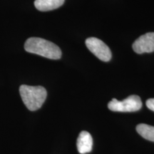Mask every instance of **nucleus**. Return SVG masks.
<instances>
[{
    "instance_id": "39448f33",
    "label": "nucleus",
    "mask_w": 154,
    "mask_h": 154,
    "mask_svg": "<svg viewBox=\"0 0 154 154\" xmlns=\"http://www.w3.org/2000/svg\"><path fill=\"white\" fill-rule=\"evenodd\" d=\"M133 49L136 53H151L154 51V32H149L138 37L133 44Z\"/></svg>"
},
{
    "instance_id": "0eeeda50",
    "label": "nucleus",
    "mask_w": 154,
    "mask_h": 154,
    "mask_svg": "<svg viewBox=\"0 0 154 154\" xmlns=\"http://www.w3.org/2000/svg\"><path fill=\"white\" fill-rule=\"evenodd\" d=\"M65 0H35L34 6L38 10L47 11L56 9L63 5Z\"/></svg>"
},
{
    "instance_id": "20e7f679",
    "label": "nucleus",
    "mask_w": 154,
    "mask_h": 154,
    "mask_svg": "<svg viewBox=\"0 0 154 154\" xmlns=\"http://www.w3.org/2000/svg\"><path fill=\"white\" fill-rule=\"evenodd\" d=\"M86 45L89 51L103 61H109L111 59L109 47L101 40L96 37H90L86 40Z\"/></svg>"
},
{
    "instance_id": "6e6552de",
    "label": "nucleus",
    "mask_w": 154,
    "mask_h": 154,
    "mask_svg": "<svg viewBox=\"0 0 154 154\" xmlns=\"http://www.w3.org/2000/svg\"><path fill=\"white\" fill-rule=\"evenodd\" d=\"M136 131L143 138L154 142V126L140 124L136 126Z\"/></svg>"
},
{
    "instance_id": "423d86ee",
    "label": "nucleus",
    "mask_w": 154,
    "mask_h": 154,
    "mask_svg": "<svg viewBox=\"0 0 154 154\" xmlns=\"http://www.w3.org/2000/svg\"><path fill=\"white\" fill-rule=\"evenodd\" d=\"M76 146L80 153L84 154L91 152L93 147V139L91 134L85 131L81 132L77 138Z\"/></svg>"
},
{
    "instance_id": "f257e3e1",
    "label": "nucleus",
    "mask_w": 154,
    "mask_h": 154,
    "mask_svg": "<svg viewBox=\"0 0 154 154\" xmlns=\"http://www.w3.org/2000/svg\"><path fill=\"white\" fill-rule=\"evenodd\" d=\"M24 49L29 53L54 60H57L61 57L60 48L52 42L42 38H29L24 44Z\"/></svg>"
},
{
    "instance_id": "7ed1b4c3",
    "label": "nucleus",
    "mask_w": 154,
    "mask_h": 154,
    "mask_svg": "<svg viewBox=\"0 0 154 154\" xmlns=\"http://www.w3.org/2000/svg\"><path fill=\"white\" fill-rule=\"evenodd\" d=\"M108 107L112 111L134 112L141 109L142 101L138 96L131 95L123 101L113 99L108 103Z\"/></svg>"
},
{
    "instance_id": "f03ea898",
    "label": "nucleus",
    "mask_w": 154,
    "mask_h": 154,
    "mask_svg": "<svg viewBox=\"0 0 154 154\" xmlns=\"http://www.w3.org/2000/svg\"><path fill=\"white\" fill-rule=\"evenodd\" d=\"M19 93L25 106L32 111L39 109L47 96V90L41 86L22 85L19 87Z\"/></svg>"
},
{
    "instance_id": "1a4fd4ad",
    "label": "nucleus",
    "mask_w": 154,
    "mask_h": 154,
    "mask_svg": "<svg viewBox=\"0 0 154 154\" xmlns=\"http://www.w3.org/2000/svg\"><path fill=\"white\" fill-rule=\"evenodd\" d=\"M146 106H147L150 110L154 111V99H150L146 101Z\"/></svg>"
}]
</instances>
